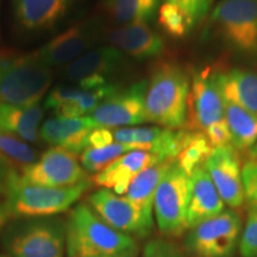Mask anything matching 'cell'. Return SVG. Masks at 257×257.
<instances>
[{"label": "cell", "instance_id": "obj_1", "mask_svg": "<svg viewBox=\"0 0 257 257\" xmlns=\"http://www.w3.org/2000/svg\"><path fill=\"white\" fill-rule=\"evenodd\" d=\"M191 78L178 63L162 62L154 69L146 95L147 121L179 130L187 124Z\"/></svg>", "mask_w": 257, "mask_h": 257}, {"label": "cell", "instance_id": "obj_2", "mask_svg": "<svg viewBox=\"0 0 257 257\" xmlns=\"http://www.w3.org/2000/svg\"><path fill=\"white\" fill-rule=\"evenodd\" d=\"M66 246L69 257H96L137 250L130 234L113 229L86 204H79L70 212Z\"/></svg>", "mask_w": 257, "mask_h": 257}, {"label": "cell", "instance_id": "obj_3", "mask_svg": "<svg viewBox=\"0 0 257 257\" xmlns=\"http://www.w3.org/2000/svg\"><path fill=\"white\" fill-rule=\"evenodd\" d=\"M50 83V68L35 53H0V104H40Z\"/></svg>", "mask_w": 257, "mask_h": 257}, {"label": "cell", "instance_id": "obj_4", "mask_svg": "<svg viewBox=\"0 0 257 257\" xmlns=\"http://www.w3.org/2000/svg\"><path fill=\"white\" fill-rule=\"evenodd\" d=\"M88 187V181L70 187H48L35 185L24 181L21 175L14 173L5 188L8 195L6 205L14 216H54L68 210Z\"/></svg>", "mask_w": 257, "mask_h": 257}, {"label": "cell", "instance_id": "obj_5", "mask_svg": "<svg viewBox=\"0 0 257 257\" xmlns=\"http://www.w3.org/2000/svg\"><path fill=\"white\" fill-rule=\"evenodd\" d=\"M188 201L189 176L173 160L157 186L154 198V211L161 232L179 236L188 229Z\"/></svg>", "mask_w": 257, "mask_h": 257}, {"label": "cell", "instance_id": "obj_6", "mask_svg": "<svg viewBox=\"0 0 257 257\" xmlns=\"http://www.w3.org/2000/svg\"><path fill=\"white\" fill-rule=\"evenodd\" d=\"M211 23L234 49L257 51V0H221L212 11Z\"/></svg>", "mask_w": 257, "mask_h": 257}, {"label": "cell", "instance_id": "obj_7", "mask_svg": "<svg viewBox=\"0 0 257 257\" xmlns=\"http://www.w3.org/2000/svg\"><path fill=\"white\" fill-rule=\"evenodd\" d=\"M240 234V218L233 210L191 227L186 246L195 257H231Z\"/></svg>", "mask_w": 257, "mask_h": 257}, {"label": "cell", "instance_id": "obj_8", "mask_svg": "<svg viewBox=\"0 0 257 257\" xmlns=\"http://www.w3.org/2000/svg\"><path fill=\"white\" fill-rule=\"evenodd\" d=\"M148 81L140 80L102 101L91 114V119L99 127H128L146 123V95Z\"/></svg>", "mask_w": 257, "mask_h": 257}, {"label": "cell", "instance_id": "obj_9", "mask_svg": "<svg viewBox=\"0 0 257 257\" xmlns=\"http://www.w3.org/2000/svg\"><path fill=\"white\" fill-rule=\"evenodd\" d=\"M225 119V101L211 68L193 70L188 94V130L205 133Z\"/></svg>", "mask_w": 257, "mask_h": 257}, {"label": "cell", "instance_id": "obj_10", "mask_svg": "<svg viewBox=\"0 0 257 257\" xmlns=\"http://www.w3.org/2000/svg\"><path fill=\"white\" fill-rule=\"evenodd\" d=\"M21 178L30 184L48 187H70L88 181L75 154L59 147H53L40 160L24 168Z\"/></svg>", "mask_w": 257, "mask_h": 257}, {"label": "cell", "instance_id": "obj_11", "mask_svg": "<svg viewBox=\"0 0 257 257\" xmlns=\"http://www.w3.org/2000/svg\"><path fill=\"white\" fill-rule=\"evenodd\" d=\"M89 206L113 229L124 233L144 237L150 233L154 221L144 216L141 208L126 197L115 194L110 189H99L88 198Z\"/></svg>", "mask_w": 257, "mask_h": 257}, {"label": "cell", "instance_id": "obj_12", "mask_svg": "<svg viewBox=\"0 0 257 257\" xmlns=\"http://www.w3.org/2000/svg\"><path fill=\"white\" fill-rule=\"evenodd\" d=\"M6 246L15 257H63L66 232L54 223L37 221L12 233Z\"/></svg>", "mask_w": 257, "mask_h": 257}, {"label": "cell", "instance_id": "obj_13", "mask_svg": "<svg viewBox=\"0 0 257 257\" xmlns=\"http://www.w3.org/2000/svg\"><path fill=\"white\" fill-rule=\"evenodd\" d=\"M204 168L216 186L223 201L230 207H240L244 202L242 168L237 150L232 146L212 149Z\"/></svg>", "mask_w": 257, "mask_h": 257}, {"label": "cell", "instance_id": "obj_14", "mask_svg": "<svg viewBox=\"0 0 257 257\" xmlns=\"http://www.w3.org/2000/svg\"><path fill=\"white\" fill-rule=\"evenodd\" d=\"M98 28L91 22L74 25L44 44L35 55L48 68L69 64L87 53L98 40Z\"/></svg>", "mask_w": 257, "mask_h": 257}, {"label": "cell", "instance_id": "obj_15", "mask_svg": "<svg viewBox=\"0 0 257 257\" xmlns=\"http://www.w3.org/2000/svg\"><path fill=\"white\" fill-rule=\"evenodd\" d=\"M160 162L163 161L155 154L144 150H133L118 157L111 165L98 173L94 182L99 187L113 189L118 195L126 194L128 186L141 172Z\"/></svg>", "mask_w": 257, "mask_h": 257}, {"label": "cell", "instance_id": "obj_16", "mask_svg": "<svg viewBox=\"0 0 257 257\" xmlns=\"http://www.w3.org/2000/svg\"><path fill=\"white\" fill-rule=\"evenodd\" d=\"M125 55L117 48L99 47L88 50L83 55L67 64L63 69L66 78L74 81L86 79H100L107 81L108 76L123 69Z\"/></svg>", "mask_w": 257, "mask_h": 257}, {"label": "cell", "instance_id": "obj_17", "mask_svg": "<svg viewBox=\"0 0 257 257\" xmlns=\"http://www.w3.org/2000/svg\"><path fill=\"white\" fill-rule=\"evenodd\" d=\"M111 46L138 60L154 59L165 50V41L147 23L125 24L108 35Z\"/></svg>", "mask_w": 257, "mask_h": 257}, {"label": "cell", "instance_id": "obj_18", "mask_svg": "<svg viewBox=\"0 0 257 257\" xmlns=\"http://www.w3.org/2000/svg\"><path fill=\"white\" fill-rule=\"evenodd\" d=\"M99 127L89 115L63 119L54 118L42 125L40 136L50 146L62 148L73 154H81L88 148V137Z\"/></svg>", "mask_w": 257, "mask_h": 257}, {"label": "cell", "instance_id": "obj_19", "mask_svg": "<svg viewBox=\"0 0 257 257\" xmlns=\"http://www.w3.org/2000/svg\"><path fill=\"white\" fill-rule=\"evenodd\" d=\"M225 202L204 166L189 176V201L187 211L188 229L210 219L224 211Z\"/></svg>", "mask_w": 257, "mask_h": 257}, {"label": "cell", "instance_id": "obj_20", "mask_svg": "<svg viewBox=\"0 0 257 257\" xmlns=\"http://www.w3.org/2000/svg\"><path fill=\"white\" fill-rule=\"evenodd\" d=\"M17 22L27 31H46L66 16L73 0H12Z\"/></svg>", "mask_w": 257, "mask_h": 257}, {"label": "cell", "instance_id": "obj_21", "mask_svg": "<svg viewBox=\"0 0 257 257\" xmlns=\"http://www.w3.org/2000/svg\"><path fill=\"white\" fill-rule=\"evenodd\" d=\"M216 80L224 101L238 105L257 115V73L233 68L216 72Z\"/></svg>", "mask_w": 257, "mask_h": 257}, {"label": "cell", "instance_id": "obj_22", "mask_svg": "<svg viewBox=\"0 0 257 257\" xmlns=\"http://www.w3.org/2000/svg\"><path fill=\"white\" fill-rule=\"evenodd\" d=\"M43 118L40 104L19 106L0 104V131L35 142L38 137V125Z\"/></svg>", "mask_w": 257, "mask_h": 257}, {"label": "cell", "instance_id": "obj_23", "mask_svg": "<svg viewBox=\"0 0 257 257\" xmlns=\"http://www.w3.org/2000/svg\"><path fill=\"white\" fill-rule=\"evenodd\" d=\"M172 161L173 160L163 161V162L144 169L133 180L126 192V198L128 200L140 207L144 216L152 221L156 188L163 175L168 170Z\"/></svg>", "mask_w": 257, "mask_h": 257}, {"label": "cell", "instance_id": "obj_24", "mask_svg": "<svg viewBox=\"0 0 257 257\" xmlns=\"http://www.w3.org/2000/svg\"><path fill=\"white\" fill-rule=\"evenodd\" d=\"M225 120L229 126L231 146L246 150L257 143V115L238 105L225 101Z\"/></svg>", "mask_w": 257, "mask_h": 257}, {"label": "cell", "instance_id": "obj_25", "mask_svg": "<svg viewBox=\"0 0 257 257\" xmlns=\"http://www.w3.org/2000/svg\"><path fill=\"white\" fill-rule=\"evenodd\" d=\"M161 0H104L108 15L120 24L148 23L155 17Z\"/></svg>", "mask_w": 257, "mask_h": 257}, {"label": "cell", "instance_id": "obj_26", "mask_svg": "<svg viewBox=\"0 0 257 257\" xmlns=\"http://www.w3.org/2000/svg\"><path fill=\"white\" fill-rule=\"evenodd\" d=\"M212 149L213 148L208 142L206 135L200 131L188 130L186 142L175 161L186 174L191 176L195 169L204 166L205 161L211 155Z\"/></svg>", "mask_w": 257, "mask_h": 257}, {"label": "cell", "instance_id": "obj_27", "mask_svg": "<svg viewBox=\"0 0 257 257\" xmlns=\"http://www.w3.org/2000/svg\"><path fill=\"white\" fill-rule=\"evenodd\" d=\"M133 150L130 146L117 142L104 148H87L81 153V166L89 173H100L118 157Z\"/></svg>", "mask_w": 257, "mask_h": 257}, {"label": "cell", "instance_id": "obj_28", "mask_svg": "<svg viewBox=\"0 0 257 257\" xmlns=\"http://www.w3.org/2000/svg\"><path fill=\"white\" fill-rule=\"evenodd\" d=\"M157 15L161 28L173 38L185 37L195 25L185 11L168 2L160 5Z\"/></svg>", "mask_w": 257, "mask_h": 257}, {"label": "cell", "instance_id": "obj_29", "mask_svg": "<svg viewBox=\"0 0 257 257\" xmlns=\"http://www.w3.org/2000/svg\"><path fill=\"white\" fill-rule=\"evenodd\" d=\"M0 157L11 166H21L23 169L36 162V153L31 147L4 131H0Z\"/></svg>", "mask_w": 257, "mask_h": 257}, {"label": "cell", "instance_id": "obj_30", "mask_svg": "<svg viewBox=\"0 0 257 257\" xmlns=\"http://www.w3.org/2000/svg\"><path fill=\"white\" fill-rule=\"evenodd\" d=\"M117 89V86L112 85V83H106L104 86L93 89H85L82 96L78 100L82 113L91 114L102 101H105L108 96L113 94Z\"/></svg>", "mask_w": 257, "mask_h": 257}, {"label": "cell", "instance_id": "obj_31", "mask_svg": "<svg viewBox=\"0 0 257 257\" xmlns=\"http://www.w3.org/2000/svg\"><path fill=\"white\" fill-rule=\"evenodd\" d=\"M242 184L244 200L250 210H257V160L246 161L242 167Z\"/></svg>", "mask_w": 257, "mask_h": 257}, {"label": "cell", "instance_id": "obj_32", "mask_svg": "<svg viewBox=\"0 0 257 257\" xmlns=\"http://www.w3.org/2000/svg\"><path fill=\"white\" fill-rule=\"evenodd\" d=\"M242 257H257V210H250L248 220L240 237Z\"/></svg>", "mask_w": 257, "mask_h": 257}, {"label": "cell", "instance_id": "obj_33", "mask_svg": "<svg viewBox=\"0 0 257 257\" xmlns=\"http://www.w3.org/2000/svg\"><path fill=\"white\" fill-rule=\"evenodd\" d=\"M85 89L80 87V86H59V87L54 88L47 96L44 106L46 108L54 110L56 106H59L63 102L68 101H78L81 98Z\"/></svg>", "mask_w": 257, "mask_h": 257}, {"label": "cell", "instance_id": "obj_34", "mask_svg": "<svg viewBox=\"0 0 257 257\" xmlns=\"http://www.w3.org/2000/svg\"><path fill=\"white\" fill-rule=\"evenodd\" d=\"M166 2L179 6L195 24L208 14L211 5V0H166Z\"/></svg>", "mask_w": 257, "mask_h": 257}, {"label": "cell", "instance_id": "obj_35", "mask_svg": "<svg viewBox=\"0 0 257 257\" xmlns=\"http://www.w3.org/2000/svg\"><path fill=\"white\" fill-rule=\"evenodd\" d=\"M204 134L206 135L208 142H210L212 148L231 146L229 126H227V123L225 119L212 124L210 127H207L205 130Z\"/></svg>", "mask_w": 257, "mask_h": 257}, {"label": "cell", "instance_id": "obj_36", "mask_svg": "<svg viewBox=\"0 0 257 257\" xmlns=\"http://www.w3.org/2000/svg\"><path fill=\"white\" fill-rule=\"evenodd\" d=\"M114 143L111 128L96 127L88 137V148H104Z\"/></svg>", "mask_w": 257, "mask_h": 257}, {"label": "cell", "instance_id": "obj_37", "mask_svg": "<svg viewBox=\"0 0 257 257\" xmlns=\"http://www.w3.org/2000/svg\"><path fill=\"white\" fill-rule=\"evenodd\" d=\"M54 113L57 115V118H63V119H73V118L83 117L78 101H68L63 102L54 108Z\"/></svg>", "mask_w": 257, "mask_h": 257}, {"label": "cell", "instance_id": "obj_38", "mask_svg": "<svg viewBox=\"0 0 257 257\" xmlns=\"http://www.w3.org/2000/svg\"><path fill=\"white\" fill-rule=\"evenodd\" d=\"M11 167L12 166L9 162H6L4 159L0 157V191H5L10 178H11L14 173H16Z\"/></svg>", "mask_w": 257, "mask_h": 257}, {"label": "cell", "instance_id": "obj_39", "mask_svg": "<svg viewBox=\"0 0 257 257\" xmlns=\"http://www.w3.org/2000/svg\"><path fill=\"white\" fill-rule=\"evenodd\" d=\"M157 257H184L181 252L175 248L172 244L167 242H161L159 244V252H157Z\"/></svg>", "mask_w": 257, "mask_h": 257}, {"label": "cell", "instance_id": "obj_40", "mask_svg": "<svg viewBox=\"0 0 257 257\" xmlns=\"http://www.w3.org/2000/svg\"><path fill=\"white\" fill-rule=\"evenodd\" d=\"M159 244L160 240H152L146 245L143 250L142 257H157V252H159Z\"/></svg>", "mask_w": 257, "mask_h": 257}, {"label": "cell", "instance_id": "obj_41", "mask_svg": "<svg viewBox=\"0 0 257 257\" xmlns=\"http://www.w3.org/2000/svg\"><path fill=\"white\" fill-rule=\"evenodd\" d=\"M10 216H11V212H10L6 202L5 204H0V229L4 226Z\"/></svg>", "mask_w": 257, "mask_h": 257}, {"label": "cell", "instance_id": "obj_42", "mask_svg": "<svg viewBox=\"0 0 257 257\" xmlns=\"http://www.w3.org/2000/svg\"><path fill=\"white\" fill-rule=\"evenodd\" d=\"M137 250L135 251H128V252H121V253H115V255H105V256H96V257H136Z\"/></svg>", "mask_w": 257, "mask_h": 257}, {"label": "cell", "instance_id": "obj_43", "mask_svg": "<svg viewBox=\"0 0 257 257\" xmlns=\"http://www.w3.org/2000/svg\"><path fill=\"white\" fill-rule=\"evenodd\" d=\"M249 155H250V157H251V159L257 160V143L253 147L250 148V149H249Z\"/></svg>", "mask_w": 257, "mask_h": 257}, {"label": "cell", "instance_id": "obj_44", "mask_svg": "<svg viewBox=\"0 0 257 257\" xmlns=\"http://www.w3.org/2000/svg\"><path fill=\"white\" fill-rule=\"evenodd\" d=\"M0 257H4V256H0Z\"/></svg>", "mask_w": 257, "mask_h": 257}]
</instances>
